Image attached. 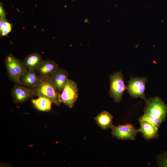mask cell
Masks as SVG:
<instances>
[{
    "mask_svg": "<svg viewBox=\"0 0 167 167\" xmlns=\"http://www.w3.org/2000/svg\"><path fill=\"white\" fill-rule=\"evenodd\" d=\"M40 77L38 84L32 88L35 96L47 98L54 104L56 105L59 104V93L52 82L50 77H42L40 76Z\"/></svg>",
    "mask_w": 167,
    "mask_h": 167,
    "instance_id": "cell-1",
    "label": "cell"
},
{
    "mask_svg": "<svg viewBox=\"0 0 167 167\" xmlns=\"http://www.w3.org/2000/svg\"><path fill=\"white\" fill-rule=\"evenodd\" d=\"M143 109L145 114L153 116L162 122L165 121L167 114V105L159 97H151L147 100Z\"/></svg>",
    "mask_w": 167,
    "mask_h": 167,
    "instance_id": "cell-2",
    "label": "cell"
},
{
    "mask_svg": "<svg viewBox=\"0 0 167 167\" xmlns=\"http://www.w3.org/2000/svg\"><path fill=\"white\" fill-rule=\"evenodd\" d=\"M4 64L9 79L15 84H19L21 76L26 70L23 62L10 54L6 56Z\"/></svg>",
    "mask_w": 167,
    "mask_h": 167,
    "instance_id": "cell-3",
    "label": "cell"
},
{
    "mask_svg": "<svg viewBox=\"0 0 167 167\" xmlns=\"http://www.w3.org/2000/svg\"><path fill=\"white\" fill-rule=\"evenodd\" d=\"M110 81L109 95L116 103H119L122 99L124 91L127 89L121 71L113 72L109 77Z\"/></svg>",
    "mask_w": 167,
    "mask_h": 167,
    "instance_id": "cell-4",
    "label": "cell"
},
{
    "mask_svg": "<svg viewBox=\"0 0 167 167\" xmlns=\"http://www.w3.org/2000/svg\"><path fill=\"white\" fill-rule=\"evenodd\" d=\"M78 96V89L77 85L74 81L68 79L66 85L62 92L59 94V101L71 108L77 100Z\"/></svg>",
    "mask_w": 167,
    "mask_h": 167,
    "instance_id": "cell-5",
    "label": "cell"
},
{
    "mask_svg": "<svg viewBox=\"0 0 167 167\" xmlns=\"http://www.w3.org/2000/svg\"><path fill=\"white\" fill-rule=\"evenodd\" d=\"M113 137L118 139L135 140L137 134L140 132L139 129H137L131 123H126L114 126L111 128Z\"/></svg>",
    "mask_w": 167,
    "mask_h": 167,
    "instance_id": "cell-6",
    "label": "cell"
},
{
    "mask_svg": "<svg viewBox=\"0 0 167 167\" xmlns=\"http://www.w3.org/2000/svg\"><path fill=\"white\" fill-rule=\"evenodd\" d=\"M147 80L146 76L133 78L131 77L130 80L127 81V89L130 96L134 98L140 97L145 101L147 100L145 93Z\"/></svg>",
    "mask_w": 167,
    "mask_h": 167,
    "instance_id": "cell-7",
    "label": "cell"
},
{
    "mask_svg": "<svg viewBox=\"0 0 167 167\" xmlns=\"http://www.w3.org/2000/svg\"><path fill=\"white\" fill-rule=\"evenodd\" d=\"M11 94L14 102L22 103L28 98L35 96L32 88L23 86L19 84H15L11 91Z\"/></svg>",
    "mask_w": 167,
    "mask_h": 167,
    "instance_id": "cell-8",
    "label": "cell"
},
{
    "mask_svg": "<svg viewBox=\"0 0 167 167\" xmlns=\"http://www.w3.org/2000/svg\"><path fill=\"white\" fill-rule=\"evenodd\" d=\"M35 71L26 70L21 76L19 84L23 86L33 88L38 84L40 77Z\"/></svg>",
    "mask_w": 167,
    "mask_h": 167,
    "instance_id": "cell-9",
    "label": "cell"
},
{
    "mask_svg": "<svg viewBox=\"0 0 167 167\" xmlns=\"http://www.w3.org/2000/svg\"><path fill=\"white\" fill-rule=\"evenodd\" d=\"M68 76V73L65 70L59 68L50 76L51 81L59 94L64 88Z\"/></svg>",
    "mask_w": 167,
    "mask_h": 167,
    "instance_id": "cell-10",
    "label": "cell"
},
{
    "mask_svg": "<svg viewBox=\"0 0 167 167\" xmlns=\"http://www.w3.org/2000/svg\"><path fill=\"white\" fill-rule=\"evenodd\" d=\"M59 68L56 62L47 59L44 60L36 71L41 77H50Z\"/></svg>",
    "mask_w": 167,
    "mask_h": 167,
    "instance_id": "cell-11",
    "label": "cell"
},
{
    "mask_svg": "<svg viewBox=\"0 0 167 167\" xmlns=\"http://www.w3.org/2000/svg\"><path fill=\"white\" fill-rule=\"evenodd\" d=\"M139 122L140 126V132L144 139L150 140L158 138L159 136L158 128L145 121Z\"/></svg>",
    "mask_w": 167,
    "mask_h": 167,
    "instance_id": "cell-12",
    "label": "cell"
},
{
    "mask_svg": "<svg viewBox=\"0 0 167 167\" xmlns=\"http://www.w3.org/2000/svg\"><path fill=\"white\" fill-rule=\"evenodd\" d=\"M43 61L41 56L39 54L34 53L26 56L23 63L26 70L36 71Z\"/></svg>",
    "mask_w": 167,
    "mask_h": 167,
    "instance_id": "cell-13",
    "label": "cell"
},
{
    "mask_svg": "<svg viewBox=\"0 0 167 167\" xmlns=\"http://www.w3.org/2000/svg\"><path fill=\"white\" fill-rule=\"evenodd\" d=\"M113 116L106 111H104L99 114L94 118L97 124L102 129L106 130L111 128Z\"/></svg>",
    "mask_w": 167,
    "mask_h": 167,
    "instance_id": "cell-14",
    "label": "cell"
},
{
    "mask_svg": "<svg viewBox=\"0 0 167 167\" xmlns=\"http://www.w3.org/2000/svg\"><path fill=\"white\" fill-rule=\"evenodd\" d=\"M32 101L34 107L39 111L47 112L51 109L52 102L47 98L39 96L36 99H32Z\"/></svg>",
    "mask_w": 167,
    "mask_h": 167,
    "instance_id": "cell-15",
    "label": "cell"
},
{
    "mask_svg": "<svg viewBox=\"0 0 167 167\" xmlns=\"http://www.w3.org/2000/svg\"><path fill=\"white\" fill-rule=\"evenodd\" d=\"M138 121L146 122L159 128L161 122L157 118L151 115L144 113L138 119Z\"/></svg>",
    "mask_w": 167,
    "mask_h": 167,
    "instance_id": "cell-16",
    "label": "cell"
},
{
    "mask_svg": "<svg viewBox=\"0 0 167 167\" xmlns=\"http://www.w3.org/2000/svg\"><path fill=\"white\" fill-rule=\"evenodd\" d=\"M12 29L11 24L7 20L0 19V32L2 36H6L11 32Z\"/></svg>",
    "mask_w": 167,
    "mask_h": 167,
    "instance_id": "cell-17",
    "label": "cell"
},
{
    "mask_svg": "<svg viewBox=\"0 0 167 167\" xmlns=\"http://www.w3.org/2000/svg\"><path fill=\"white\" fill-rule=\"evenodd\" d=\"M156 161L158 167H167V151L158 155L156 158Z\"/></svg>",
    "mask_w": 167,
    "mask_h": 167,
    "instance_id": "cell-18",
    "label": "cell"
},
{
    "mask_svg": "<svg viewBox=\"0 0 167 167\" xmlns=\"http://www.w3.org/2000/svg\"><path fill=\"white\" fill-rule=\"evenodd\" d=\"M0 19L6 21V14L4 10L2 4L1 2L0 3Z\"/></svg>",
    "mask_w": 167,
    "mask_h": 167,
    "instance_id": "cell-19",
    "label": "cell"
}]
</instances>
